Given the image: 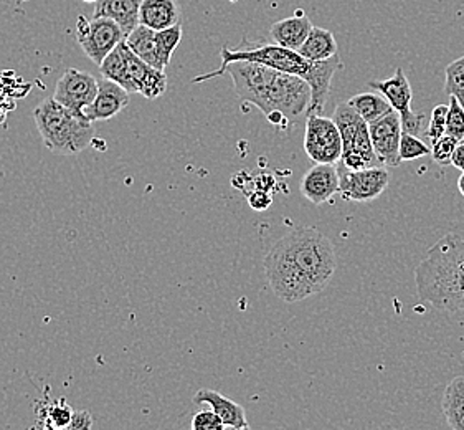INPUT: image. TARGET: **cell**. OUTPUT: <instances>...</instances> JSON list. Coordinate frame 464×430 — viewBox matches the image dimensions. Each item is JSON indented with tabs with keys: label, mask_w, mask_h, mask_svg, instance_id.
<instances>
[{
	"label": "cell",
	"mask_w": 464,
	"mask_h": 430,
	"mask_svg": "<svg viewBox=\"0 0 464 430\" xmlns=\"http://www.w3.org/2000/svg\"><path fill=\"white\" fill-rule=\"evenodd\" d=\"M222 65L214 72H220L232 62H256L263 65L271 66L281 73L296 75L304 78L311 86V103L307 108V114H323L324 112L327 98L331 93L333 78L339 70H343L341 56L335 55L324 62H311L301 55L297 50L281 47L278 44H263V42H250L243 37L240 45L237 48H228L227 45L220 52Z\"/></svg>",
	"instance_id": "cell-1"
},
{
	"label": "cell",
	"mask_w": 464,
	"mask_h": 430,
	"mask_svg": "<svg viewBox=\"0 0 464 430\" xmlns=\"http://www.w3.org/2000/svg\"><path fill=\"white\" fill-rule=\"evenodd\" d=\"M420 298L440 311H464V240L441 237L415 270Z\"/></svg>",
	"instance_id": "cell-2"
},
{
	"label": "cell",
	"mask_w": 464,
	"mask_h": 430,
	"mask_svg": "<svg viewBox=\"0 0 464 430\" xmlns=\"http://www.w3.org/2000/svg\"><path fill=\"white\" fill-rule=\"evenodd\" d=\"M34 120L44 144L53 154H80L93 142L96 134L93 122L70 112L53 96L38 104L34 112Z\"/></svg>",
	"instance_id": "cell-3"
},
{
	"label": "cell",
	"mask_w": 464,
	"mask_h": 430,
	"mask_svg": "<svg viewBox=\"0 0 464 430\" xmlns=\"http://www.w3.org/2000/svg\"><path fill=\"white\" fill-rule=\"evenodd\" d=\"M279 243L313 281L316 293L324 290L337 267L333 242L314 227H296Z\"/></svg>",
	"instance_id": "cell-4"
},
{
	"label": "cell",
	"mask_w": 464,
	"mask_h": 430,
	"mask_svg": "<svg viewBox=\"0 0 464 430\" xmlns=\"http://www.w3.org/2000/svg\"><path fill=\"white\" fill-rule=\"evenodd\" d=\"M333 120L343 136L341 164L343 168L357 171L381 164L372 146L369 122L353 110L349 102L335 106Z\"/></svg>",
	"instance_id": "cell-5"
},
{
	"label": "cell",
	"mask_w": 464,
	"mask_h": 430,
	"mask_svg": "<svg viewBox=\"0 0 464 430\" xmlns=\"http://www.w3.org/2000/svg\"><path fill=\"white\" fill-rule=\"evenodd\" d=\"M265 273L269 288L285 303L303 301L316 293L313 281L279 240L266 253Z\"/></svg>",
	"instance_id": "cell-6"
},
{
	"label": "cell",
	"mask_w": 464,
	"mask_h": 430,
	"mask_svg": "<svg viewBox=\"0 0 464 430\" xmlns=\"http://www.w3.org/2000/svg\"><path fill=\"white\" fill-rule=\"evenodd\" d=\"M223 75L232 76L235 92L242 103L251 104L261 110L266 102L269 88L278 75V70L256 62H232L220 72H210V73L197 76L192 82L202 83L207 80Z\"/></svg>",
	"instance_id": "cell-7"
},
{
	"label": "cell",
	"mask_w": 464,
	"mask_h": 430,
	"mask_svg": "<svg viewBox=\"0 0 464 430\" xmlns=\"http://www.w3.org/2000/svg\"><path fill=\"white\" fill-rule=\"evenodd\" d=\"M309 103H311V86L306 80L301 76L278 72L260 112L266 118L271 112H281L286 118H295L306 112Z\"/></svg>",
	"instance_id": "cell-8"
},
{
	"label": "cell",
	"mask_w": 464,
	"mask_h": 430,
	"mask_svg": "<svg viewBox=\"0 0 464 430\" xmlns=\"http://www.w3.org/2000/svg\"><path fill=\"white\" fill-rule=\"evenodd\" d=\"M76 40L84 55L100 66L102 60L110 55L122 40H126V35L114 20L106 17L86 20L82 15L76 24Z\"/></svg>",
	"instance_id": "cell-9"
},
{
	"label": "cell",
	"mask_w": 464,
	"mask_h": 430,
	"mask_svg": "<svg viewBox=\"0 0 464 430\" xmlns=\"http://www.w3.org/2000/svg\"><path fill=\"white\" fill-rule=\"evenodd\" d=\"M369 88H372L373 92L383 94L387 98V102L392 104V108L400 112L403 132L420 136V132L423 130L425 114L411 110L413 90H411V84H410L409 78L405 75L401 66H399L393 76L387 78V80L369 82Z\"/></svg>",
	"instance_id": "cell-10"
},
{
	"label": "cell",
	"mask_w": 464,
	"mask_h": 430,
	"mask_svg": "<svg viewBox=\"0 0 464 430\" xmlns=\"http://www.w3.org/2000/svg\"><path fill=\"white\" fill-rule=\"evenodd\" d=\"M304 151L309 160L337 164L343 158V136L333 118L307 114Z\"/></svg>",
	"instance_id": "cell-11"
},
{
	"label": "cell",
	"mask_w": 464,
	"mask_h": 430,
	"mask_svg": "<svg viewBox=\"0 0 464 430\" xmlns=\"http://www.w3.org/2000/svg\"><path fill=\"white\" fill-rule=\"evenodd\" d=\"M337 171L341 178L339 194L343 196V200L371 202L377 197H381L382 192L391 182L389 171L382 166L353 171V169L343 168L341 164L337 166Z\"/></svg>",
	"instance_id": "cell-12"
},
{
	"label": "cell",
	"mask_w": 464,
	"mask_h": 430,
	"mask_svg": "<svg viewBox=\"0 0 464 430\" xmlns=\"http://www.w3.org/2000/svg\"><path fill=\"white\" fill-rule=\"evenodd\" d=\"M98 86L100 82L92 73L68 68L56 82L53 98L74 114L84 116L86 108L93 103L98 94Z\"/></svg>",
	"instance_id": "cell-13"
},
{
	"label": "cell",
	"mask_w": 464,
	"mask_h": 430,
	"mask_svg": "<svg viewBox=\"0 0 464 430\" xmlns=\"http://www.w3.org/2000/svg\"><path fill=\"white\" fill-rule=\"evenodd\" d=\"M371 140L377 160L382 166L397 168L401 164L400 161V140H401V118L400 112H393L382 116L381 120L369 124Z\"/></svg>",
	"instance_id": "cell-14"
},
{
	"label": "cell",
	"mask_w": 464,
	"mask_h": 430,
	"mask_svg": "<svg viewBox=\"0 0 464 430\" xmlns=\"http://www.w3.org/2000/svg\"><path fill=\"white\" fill-rule=\"evenodd\" d=\"M121 45L126 62H128V68H130V80L134 84V92L142 94L148 100H158L159 96L166 93V90H168L166 73L162 70H158V68L146 64L136 54H132L126 40H122Z\"/></svg>",
	"instance_id": "cell-15"
},
{
	"label": "cell",
	"mask_w": 464,
	"mask_h": 430,
	"mask_svg": "<svg viewBox=\"0 0 464 430\" xmlns=\"http://www.w3.org/2000/svg\"><path fill=\"white\" fill-rule=\"evenodd\" d=\"M341 178L335 164L316 162L301 179V194L314 206L325 204L339 194Z\"/></svg>",
	"instance_id": "cell-16"
},
{
	"label": "cell",
	"mask_w": 464,
	"mask_h": 430,
	"mask_svg": "<svg viewBox=\"0 0 464 430\" xmlns=\"http://www.w3.org/2000/svg\"><path fill=\"white\" fill-rule=\"evenodd\" d=\"M130 93L121 84L114 83L108 78H102L98 86V94L93 103L84 112L90 122H106L111 120L130 104Z\"/></svg>",
	"instance_id": "cell-17"
},
{
	"label": "cell",
	"mask_w": 464,
	"mask_h": 430,
	"mask_svg": "<svg viewBox=\"0 0 464 430\" xmlns=\"http://www.w3.org/2000/svg\"><path fill=\"white\" fill-rule=\"evenodd\" d=\"M194 404L197 406H208L212 411L222 419L227 429L248 430L250 424L246 422V414L240 404L225 397L218 391L212 389H200L194 396Z\"/></svg>",
	"instance_id": "cell-18"
},
{
	"label": "cell",
	"mask_w": 464,
	"mask_h": 430,
	"mask_svg": "<svg viewBox=\"0 0 464 430\" xmlns=\"http://www.w3.org/2000/svg\"><path fill=\"white\" fill-rule=\"evenodd\" d=\"M140 4L142 0H98L94 2L93 17L114 20L128 37L140 24Z\"/></svg>",
	"instance_id": "cell-19"
},
{
	"label": "cell",
	"mask_w": 464,
	"mask_h": 430,
	"mask_svg": "<svg viewBox=\"0 0 464 430\" xmlns=\"http://www.w3.org/2000/svg\"><path fill=\"white\" fill-rule=\"evenodd\" d=\"M313 27L314 25L311 24V20L304 17L303 10H297L293 17L275 22L269 28V35L275 40V44L281 47L299 50Z\"/></svg>",
	"instance_id": "cell-20"
},
{
	"label": "cell",
	"mask_w": 464,
	"mask_h": 430,
	"mask_svg": "<svg viewBox=\"0 0 464 430\" xmlns=\"http://www.w3.org/2000/svg\"><path fill=\"white\" fill-rule=\"evenodd\" d=\"M182 10L177 0H142L140 22L152 30H164L182 22Z\"/></svg>",
	"instance_id": "cell-21"
},
{
	"label": "cell",
	"mask_w": 464,
	"mask_h": 430,
	"mask_svg": "<svg viewBox=\"0 0 464 430\" xmlns=\"http://www.w3.org/2000/svg\"><path fill=\"white\" fill-rule=\"evenodd\" d=\"M301 55L311 62H324L337 55V42L331 30L313 27L304 44L297 50Z\"/></svg>",
	"instance_id": "cell-22"
},
{
	"label": "cell",
	"mask_w": 464,
	"mask_h": 430,
	"mask_svg": "<svg viewBox=\"0 0 464 430\" xmlns=\"http://www.w3.org/2000/svg\"><path fill=\"white\" fill-rule=\"evenodd\" d=\"M441 411L450 429L464 430V377H455L446 386Z\"/></svg>",
	"instance_id": "cell-23"
},
{
	"label": "cell",
	"mask_w": 464,
	"mask_h": 430,
	"mask_svg": "<svg viewBox=\"0 0 464 430\" xmlns=\"http://www.w3.org/2000/svg\"><path fill=\"white\" fill-rule=\"evenodd\" d=\"M126 44H128V47L132 50V54H136V55L140 56V60H144L146 64L154 66V68H158V70H162L160 64H159L156 30H152V28L146 27V25L140 24V25L134 28L130 35L126 37ZM162 72H164V70H162Z\"/></svg>",
	"instance_id": "cell-24"
},
{
	"label": "cell",
	"mask_w": 464,
	"mask_h": 430,
	"mask_svg": "<svg viewBox=\"0 0 464 430\" xmlns=\"http://www.w3.org/2000/svg\"><path fill=\"white\" fill-rule=\"evenodd\" d=\"M100 70H102L104 78L111 80L114 83L121 84L122 88L128 90L130 94L136 93L134 92V84H132V80H130V68H128V62H126V56H124V52H122L121 44L102 60Z\"/></svg>",
	"instance_id": "cell-25"
},
{
	"label": "cell",
	"mask_w": 464,
	"mask_h": 430,
	"mask_svg": "<svg viewBox=\"0 0 464 430\" xmlns=\"http://www.w3.org/2000/svg\"><path fill=\"white\" fill-rule=\"evenodd\" d=\"M349 104L353 106L355 112H359L362 116L365 122H371L381 120L382 116L389 114L393 112L392 104L387 102V98L383 94H379V92L375 93H361L355 94L351 100Z\"/></svg>",
	"instance_id": "cell-26"
},
{
	"label": "cell",
	"mask_w": 464,
	"mask_h": 430,
	"mask_svg": "<svg viewBox=\"0 0 464 430\" xmlns=\"http://www.w3.org/2000/svg\"><path fill=\"white\" fill-rule=\"evenodd\" d=\"M182 22L172 25V27L164 28V30H156V44H158V56L160 68L166 72V68L170 65L172 55L176 52L180 40H182Z\"/></svg>",
	"instance_id": "cell-27"
},
{
	"label": "cell",
	"mask_w": 464,
	"mask_h": 430,
	"mask_svg": "<svg viewBox=\"0 0 464 430\" xmlns=\"http://www.w3.org/2000/svg\"><path fill=\"white\" fill-rule=\"evenodd\" d=\"M74 411L65 403L63 399L58 403H52L42 414V427L45 429H68L72 419H73Z\"/></svg>",
	"instance_id": "cell-28"
},
{
	"label": "cell",
	"mask_w": 464,
	"mask_h": 430,
	"mask_svg": "<svg viewBox=\"0 0 464 430\" xmlns=\"http://www.w3.org/2000/svg\"><path fill=\"white\" fill-rule=\"evenodd\" d=\"M445 92L456 96L464 106V56L446 66Z\"/></svg>",
	"instance_id": "cell-29"
},
{
	"label": "cell",
	"mask_w": 464,
	"mask_h": 430,
	"mask_svg": "<svg viewBox=\"0 0 464 430\" xmlns=\"http://www.w3.org/2000/svg\"><path fill=\"white\" fill-rule=\"evenodd\" d=\"M400 161H415L420 158H425L428 154H431V148H428V144L420 140V136L410 134V132H401V140H400Z\"/></svg>",
	"instance_id": "cell-30"
},
{
	"label": "cell",
	"mask_w": 464,
	"mask_h": 430,
	"mask_svg": "<svg viewBox=\"0 0 464 430\" xmlns=\"http://www.w3.org/2000/svg\"><path fill=\"white\" fill-rule=\"evenodd\" d=\"M446 134L458 141L464 140V106L456 96H450L448 118H446Z\"/></svg>",
	"instance_id": "cell-31"
},
{
	"label": "cell",
	"mask_w": 464,
	"mask_h": 430,
	"mask_svg": "<svg viewBox=\"0 0 464 430\" xmlns=\"http://www.w3.org/2000/svg\"><path fill=\"white\" fill-rule=\"evenodd\" d=\"M461 141L456 140L450 134H443L440 140L435 141L431 144V158L433 161L440 164V166H450L453 161V154H455L456 146Z\"/></svg>",
	"instance_id": "cell-32"
},
{
	"label": "cell",
	"mask_w": 464,
	"mask_h": 430,
	"mask_svg": "<svg viewBox=\"0 0 464 430\" xmlns=\"http://www.w3.org/2000/svg\"><path fill=\"white\" fill-rule=\"evenodd\" d=\"M446 118H448V104L435 106V110L430 116V122H428L427 132H425V136L431 144L446 134Z\"/></svg>",
	"instance_id": "cell-33"
},
{
	"label": "cell",
	"mask_w": 464,
	"mask_h": 430,
	"mask_svg": "<svg viewBox=\"0 0 464 430\" xmlns=\"http://www.w3.org/2000/svg\"><path fill=\"white\" fill-rule=\"evenodd\" d=\"M190 427L194 430H223L227 429L222 419L215 414L212 409L207 411L197 412L196 415L192 417V424Z\"/></svg>",
	"instance_id": "cell-34"
},
{
	"label": "cell",
	"mask_w": 464,
	"mask_h": 430,
	"mask_svg": "<svg viewBox=\"0 0 464 430\" xmlns=\"http://www.w3.org/2000/svg\"><path fill=\"white\" fill-rule=\"evenodd\" d=\"M246 197H248L251 209L258 210V212H263V210L269 209L271 202H273L271 194H269L268 191H263V189L250 191V192H246Z\"/></svg>",
	"instance_id": "cell-35"
},
{
	"label": "cell",
	"mask_w": 464,
	"mask_h": 430,
	"mask_svg": "<svg viewBox=\"0 0 464 430\" xmlns=\"http://www.w3.org/2000/svg\"><path fill=\"white\" fill-rule=\"evenodd\" d=\"M93 427V417L90 415V412L80 411L74 412L73 419L68 429L82 430L92 429Z\"/></svg>",
	"instance_id": "cell-36"
},
{
	"label": "cell",
	"mask_w": 464,
	"mask_h": 430,
	"mask_svg": "<svg viewBox=\"0 0 464 430\" xmlns=\"http://www.w3.org/2000/svg\"><path fill=\"white\" fill-rule=\"evenodd\" d=\"M451 166H455L456 169H459L461 172H464V142L461 141L458 146H456L455 154H453V161H451Z\"/></svg>",
	"instance_id": "cell-37"
},
{
	"label": "cell",
	"mask_w": 464,
	"mask_h": 430,
	"mask_svg": "<svg viewBox=\"0 0 464 430\" xmlns=\"http://www.w3.org/2000/svg\"><path fill=\"white\" fill-rule=\"evenodd\" d=\"M458 189H459V192H461V196L464 197V172L458 179Z\"/></svg>",
	"instance_id": "cell-38"
},
{
	"label": "cell",
	"mask_w": 464,
	"mask_h": 430,
	"mask_svg": "<svg viewBox=\"0 0 464 430\" xmlns=\"http://www.w3.org/2000/svg\"><path fill=\"white\" fill-rule=\"evenodd\" d=\"M82 2H86V4H93V2H98V0H82Z\"/></svg>",
	"instance_id": "cell-39"
}]
</instances>
